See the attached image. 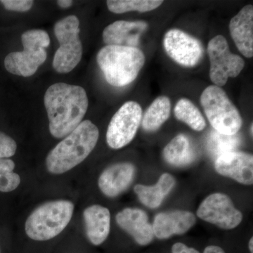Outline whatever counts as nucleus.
<instances>
[{
  "instance_id": "nucleus-12",
  "label": "nucleus",
  "mask_w": 253,
  "mask_h": 253,
  "mask_svg": "<svg viewBox=\"0 0 253 253\" xmlns=\"http://www.w3.org/2000/svg\"><path fill=\"white\" fill-rule=\"evenodd\" d=\"M214 168L218 174L244 184L253 183V155L241 151L226 153L216 158Z\"/></svg>"
},
{
  "instance_id": "nucleus-2",
  "label": "nucleus",
  "mask_w": 253,
  "mask_h": 253,
  "mask_svg": "<svg viewBox=\"0 0 253 253\" xmlns=\"http://www.w3.org/2000/svg\"><path fill=\"white\" fill-rule=\"evenodd\" d=\"M97 126L90 121H82L46 158V167L53 174L67 172L83 163L94 150L99 139Z\"/></svg>"
},
{
  "instance_id": "nucleus-9",
  "label": "nucleus",
  "mask_w": 253,
  "mask_h": 253,
  "mask_svg": "<svg viewBox=\"0 0 253 253\" xmlns=\"http://www.w3.org/2000/svg\"><path fill=\"white\" fill-rule=\"evenodd\" d=\"M142 118V109L135 101H129L118 109L111 118L106 141L113 149L124 147L134 139Z\"/></svg>"
},
{
  "instance_id": "nucleus-25",
  "label": "nucleus",
  "mask_w": 253,
  "mask_h": 253,
  "mask_svg": "<svg viewBox=\"0 0 253 253\" xmlns=\"http://www.w3.org/2000/svg\"><path fill=\"white\" fill-rule=\"evenodd\" d=\"M14 168L12 160L0 159V192H11L20 185L21 177L14 172Z\"/></svg>"
},
{
  "instance_id": "nucleus-17",
  "label": "nucleus",
  "mask_w": 253,
  "mask_h": 253,
  "mask_svg": "<svg viewBox=\"0 0 253 253\" xmlns=\"http://www.w3.org/2000/svg\"><path fill=\"white\" fill-rule=\"evenodd\" d=\"M229 31L240 52L246 58L253 56V6L249 4L231 18Z\"/></svg>"
},
{
  "instance_id": "nucleus-31",
  "label": "nucleus",
  "mask_w": 253,
  "mask_h": 253,
  "mask_svg": "<svg viewBox=\"0 0 253 253\" xmlns=\"http://www.w3.org/2000/svg\"><path fill=\"white\" fill-rule=\"evenodd\" d=\"M253 238H251V240H250L249 241V250L250 251H251V253H253Z\"/></svg>"
},
{
  "instance_id": "nucleus-30",
  "label": "nucleus",
  "mask_w": 253,
  "mask_h": 253,
  "mask_svg": "<svg viewBox=\"0 0 253 253\" xmlns=\"http://www.w3.org/2000/svg\"><path fill=\"white\" fill-rule=\"evenodd\" d=\"M73 4V1L71 0H59L57 1V4L63 9H67V8L71 7Z\"/></svg>"
},
{
  "instance_id": "nucleus-8",
  "label": "nucleus",
  "mask_w": 253,
  "mask_h": 253,
  "mask_svg": "<svg viewBox=\"0 0 253 253\" xmlns=\"http://www.w3.org/2000/svg\"><path fill=\"white\" fill-rule=\"evenodd\" d=\"M211 68L210 78L214 85H225L229 78H236L245 66L244 60L229 49L226 38L222 36L213 38L208 44Z\"/></svg>"
},
{
  "instance_id": "nucleus-24",
  "label": "nucleus",
  "mask_w": 253,
  "mask_h": 253,
  "mask_svg": "<svg viewBox=\"0 0 253 253\" xmlns=\"http://www.w3.org/2000/svg\"><path fill=\"white\" fill-rule=\"evenodd\" d=\"M241 139L237 134L225 135L215 130L211 131L208 139V149L212 157L217 158L221 155L236 151L239 147Z\"/></svg>"
},
{
  "instance_id": "nucleus-10",
  "label": "nucleus",
  "mask_w": 253,
  "mask_h": 253,
  "mask_svg": "<svg viewBox=\"0 0 253 253\" xmlns=\"http://www.w3.org/2000/svg\"><path fill=\"white\" fill-rule=\"evenodd\" d=\"M200 219L223 229L237 227L243 220V214L236 209L227 195L215 193L208 196L197 211Z\"/></svg>"
},
{
  "instance_id": "nucleus-7",
  "label": "nucleus",
  "mask_w": 253,
  "mask_h": 253,
  "mask_svg": "<svg viewBox=\"0 0 253 253\" xmlns=\"http://www.w3.org/2000/svg\"><path fill=\"white\" fill-rule=\"evenodd\" d=\"M80 32V21L74 15L63 18L55 24L54 34L60 44L52 63L56 72H71L81 62L83 45Z\"/></svg>"
},
{
  "instance_id": "nucleus-11",
  "label": "nucleus",
  "mask_w": 253,
  "mask_h": 253,
  "mask_svg": "<svg viewBox=\"0 0 253 253\" xmlns=\"http://www.w3.org/2000/svg\"><path fill=\"white\" fill-rule=\"evenodd\" d=\"M163 46L168 56L183 67H194L204 54L201 42L179 29H171L166 33Z\"/></svg>"
},
{
  "instance_id": "nucleus-15",
  "label": "nucleus",
  "mask_w": 253,
  "mask_h": 253,
  "mask_svg": "<svg viewBox=\"0 0 253 253\" xmlns=\"http://www.w3.org/2000/svg\"><path fill=\"white\" fill-rule=\"evenodd\" d=\"M116 219L118 226L140 246H146L154 240L153 226L144 211L137 208H126L118 213Z\"/></svg>"
},
{
  "instance_id": "nucleus-18",
  "label": "nucleus",
  "mask_w": 253,
  "mask_h": 253,
  "mask_svg": "<svg viewBox=\"0 0 253 253\" xmlns=\"http://www.w3.org/2000/svg\"><path fill=\"white\" fill-rule=\"evenodd\" d=\"M86 236L94 246H99L107 239L111 229V214L108 208L93 205L83 212Z\"/></svg>"
},
{
  "instance_id": "nucleus-29",
  "label": "nucleus",
  "mask_w": 253,
  "mask_h": 253,
  "mask_svg": "<svg viewBox=\"0 0 253 253\" xmlns=\"http://www.w3.org/2000/svg\"><path fill=\"white\" fill-rule=\"evenodd\" d=\"M204 253H225V252L219 246H209L204 250Z\"/></svg>"
},
{
  "instance_id": "nucleus-14",
  "label": "nucleus",
  "mask_w": 253,
  "mask_h": 253,
  "mask_svg": "<svg viewBox=\"0 0 253 253\" xmlns=\"http://www.w3.org/2000/svg\"><path fill=\"white\" fill-rule=\"evenodd\" d=\"M135 171V167L130 163H119L109 166L99 176L98 185L100 190L107 197H117L131 185Z\"/></svg>"
},
{
  "instance_id": "nucleus-16",
  "label": "nucleus",
  "mask_w": 253,
  "mask_h": 253,
  "mask_svg": "<svg viewBox=\"0 0 253 253\" xmlns=\"http://www.w3.org/2000/svg\"><path fill=\"white\" fill-rule=\"evenodd\" d=\"M196 217L189 211H174L161 212L155 217L153 229L159 239H167L174 235H182L194 225Z\"/></svg>"
},
{
  "instance_id": "nucleus-19",
  "label": "nucleus",
  "mask_w": 253,
  "mask_h": 253,
  "mask_svg": "<svg viewBox=\"0 0 253 253\" xmlns=\"http://www.w3.org/2000/svg\"><path fill=\"white\" fill-rule=\"evenodd\" d=\"M163 156L168 164L184 167L194 162L196 153L189 138L185 134H179L164 148Z\"/></svg>"
},
{
  "instance_id": "nucleus-26",
  "label": "nucleus",
  "mask_w": 253,
  "mask_h": 253,
  "mask_svg": "<svg viewBox=\"0 0 253 253\" xmlns=\"http://www.w3.org/2000/svg\"><path fill=\"white\" fill-rule=\"evenodd\" d=\"M17 144L11 136L0 131V159H8L16 154Z\"/></svg>"
},
{
  "instance_id": "nucleus-21",
  "label": "nucleus",
  "mask_w": 253,
  "mask_h": 253,
  "mask_svg": "<svg viewBox=\"0 0 253 253\" xmlns=\"http://www.w3.org/2000/svg\"><path fill=\"white\" fill-rule=\"evenodd\" d=\"M171 112L170 100L168 96H158L151 103L141 118L143 129L149 132L157 131L167 121Z\"/></svg>"
},
{
  "instance_id": "nucleus-1",
  "label": "nucleus",
  "mask_w": 253,
  "mask_h": 253,
  "mask_svg": "<svg viewBox=\"0 0 253 253\" xmlns=\"http://www.w3.org/2000/svg\"><path fill=\"white\" fill-rule=\"evenodd\" d=\"M51 135L66 137L82 123L89 105L84 88L66 83H55L44 97Z\"/></svg>"
},
{
  "instance_id": "nucleus-28",
  "label": "nucleus",
  "mask_w": 253,
  "mask_h": 253,
  "mask_svg": "<svg viewBox=\"0 0 253 253\" xmlns=\"http://www.w3.org/2000/svg\"><path fill=\"white\" fill-rule=\"evenodd\" d=\"M172 253H200L197 250L188 247L185 244L176 243L173 245Z\"/></svg>"
},
{
  "instance_id": "nucleus-23",
  "label": "nucleus",
  "mask_w": 253,
  "mask_h": 253,
  "mask_svg": "<svg viewBox=\"0 0 253 253\" xmlns=\"http://www.w3.org/2000/svg\"><path fill=\"white\" fill-rule=\"evenodd\" d=\"M163 3L160 0H109L108 9L114 14H124L129 11L144 13L157 9Z\"/></svg>"
},
{
  "instance_id": "nucleus-5",
  "label": "nucleus",
  "mask_w": 253,
  "mask_h": 253,
  "mask_svg": "<svg viewBox=\"0 0 253 253\" xmlns=\"http://www.w3.org/2000/svg\"><path fill=\"white\" fill-rule=\"evenodd\" d=\"M23 51L11 52L5 57L4 66L11 74L23 77L33 76L45 62L46 48L50 44L48 33L43 30H31L21 36Z\"/></svg>"
},
{
  "instance_id": "nucleus-22",
  "label": "nucleus",
  "mask_w": 253,
  "mask_h": 253,
  "mask_svg": "<svg viewBox=\"0 0 253 253\" xmlns=\"http://www.w3.org/2000/svg\"><path fill=\"white\" fill-rule=\"evenodd\" d=\"M174 116L181 122L186 123L194 130H204L206 126V120L199 109L192 101L186 98L179 99L174 109Z\"/></svg>"
},
{
  "instance_id": "nucleus-13",
  "label": "nucleus",
  "mask_w": 253,
  "mask_h": 253,
  "mask_svg": "<svg viewBox=\"0 0 253 253\" xmlns=\"http://www.w3.org/2000/svg\"><path fill=\"white\" fill-rule=\"evenodd\" d=\"M149 24L144 21H115L103 31V41L106 45L137 47L141 36Z\"/></svg>"
},
{
  "instance_id": "nucleus-32",
  "label": "nucleus",
  "mask_w": 253,
  "mask_h": 253,
  "mask_svg": "<svg viewBox=\"0 0 253 253\" xmlns=\"http://www.w3.org/2000/svg\"><path fill=\"white\" fill-rule=\"evenodd\" d=\"M253 123H252V124H251V135H252V136H253Z\"/></svg>"
},
{
  "instance_id": "nucleus-20",
  "label": "nucleus",
  "mask_w": 253,
  "mask_h": 253,
  "mask_svg": "<svg viewBox=\"0 0 253 253\" xmlns=\"http://www.w3.org/2000/svg\"><path fill=\"white\" fill-rule=\"evenodd\" d=\"M174 185V178L171 174L165 173L160 177L156 185L137 184L134 186V191L141 204L154 209L161 206L163 200L172 191Z\"/></svg>"
},
{
  "instance_id": "nucleus-27",
  "label": "nucleus",
  "mask_w": 253,
  "mask_h": 253,
  "mask_svg": "<svg viewBox=\"0 0 253 253\" xmlns=\"http://www.w3.org/2000/svg\"><path fill=\"white\" fill-rule=\"evenodd\" d=\"M0 3L9 11L26 12L31 9L34 1L32 0H1Z\"/></svg>"
},
{
  "instance_id": "nucleus-6",
  "label": "nucleus",
  "mask_w": 253,
  "mask_h": 253,
  "mask_svg": "<svg viewBox=\"0 0 253 253\" xmlns=\"http://www.w3.org/2000/svg\"><path fill=\"white\" fill-rule=\"evenodd\" d=\"M200 100L214 130L225 135L238 134L242 126V118L222 88L214 84L208 86Z\"/></svg>"
},
{
  "instance_id": "nucleus-3",
  "label": "nucleus",
  "mask_w": 253,
  "mask_h": 253,
  "mask_svg": "<svg viewBox=\"0 0 253 253\" xmlns=\"http://www.w3.org/2000/svg\"><path fill=\"white\" fill-rule=\"evenodd\" d=\"M96 61L109 84L123 87L135 81L145 63V55L138 47L106 45Z\"/></svg>"
},
{
  "instance_id": "nucleus-4",
  "label": "nucleus",
  "mask_w": 253,
  "mask_h": 253,
  "mask_svg": "<svg viewBox=\"0 0 253 253\" xmlns=\"http://www.w3.org/2000/svg\"><path fill=\"white\" fill-rule=\"evenodd\" d=\"M74 205L69 201L44 203L30 214L25 224V231L30 239L37 241H49L59 235L73 217Z\"/></svg>"
},
{
  "instance_id": "nucleus-33",
  "label": "nucleus",
  "mask_w": 253,
  "mask_h": 253,
  "mask_svg": "<svg viewBox=\"0 0 253 253\" xmlns=\"http://www.w3.org/2000/svg\"><path fill=\"white\" fill-rule=\"evenodd\" d=\"M0 253H1V250H0Z\"/></svg>"
}]
</instances>
